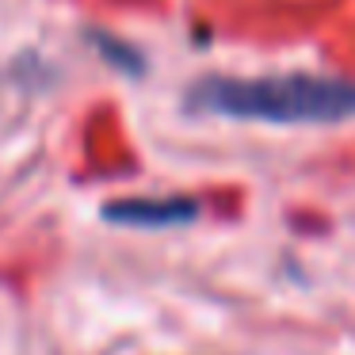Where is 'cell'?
Masks as SVG:
<instances>
[{"mask_svg":"<svg viewBox=\"0 0 355 355\" xmlns=\"http://www.w3.org/2000/svg\"><path fill=\"white\" fill-rule=\"evenodd\" d=\"M187 107L202 115L275 126H336L355 119V80L329 73L202 77L187 88Z\"/></svg>","mask_w":355,"mask_h":355,"instance_id":"obj_1","label":"cell"},{"mask_svg":"<svg viewBox=\"0 0 355 355\" xmlns=\"http://www.w3.org/2000/svg\"><path fill=\"white\" fill-rule=\"evenodd\" d=\"M103 218L115 225H138V230H168V225H187L199 218V202L187 195H168V199H115L103 207Z\"/></svg>","mask_w":355,"mask_h":355,"instance_id":"obj_2","label":"cell"}]
</instances>
